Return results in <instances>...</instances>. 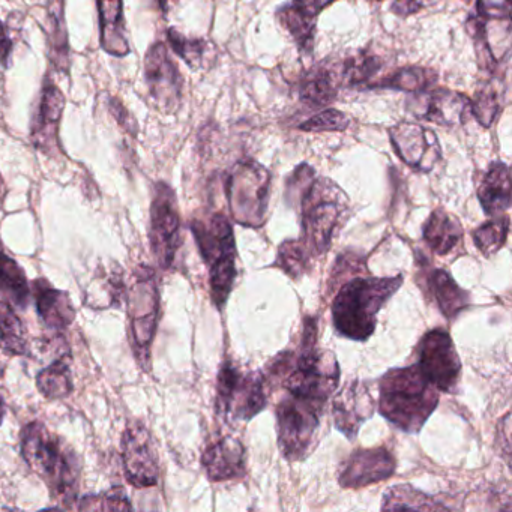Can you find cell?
Returning a JSON list of instances; mask_svg holds the SVG:
<instances>
[{"label": "cell", "instance_id": "6da1fadb", "mask_svg": "<svg viewBox=\"0 0 512 512\" xmlns=\"http://www.w3.org/2000/svg\"><path fill=\"white\" fill-rule=\"evenodd\" d=\"M22 455L32 470L46 482L61 508H76L80 461L76 452L43 422L26 425L20 434Z\"/></svg>", "mask_w": 512, "mask_h": 512}, {"label": "cell", "instance_id": "7a4b0ae2", "mask_svg": "<svg viewBox=\"0 0 512 512\" xmlns=\"http://www.w3.org/2000/svg\"><path fill=\"white\" fill-rule=\"evenodd\" d=\"M403 275L358 277L341 287L332 304V323L341 337L367 341L377 325L383 305L398 292Z\"/></svg>", "mask_w": 512, "mask_h": 512}, {"label": "cell", "instance_id": "3957f363", "mask_svg": "<svg viewBox=\"0 0 512 512\" xmlns=\"http://www.w3.org/2000/svg\"><path fill=\"white\" fill-rule=\"evenodd\" d=\"M439 404V391L418 365L389 370L379 383V412L406 433H418Z\"/></svg>", "mask_w": 512, "mask_h": 512}, {"label": "cell", "instance_id": "277c9868", "mask_svg": "<svg viewBox=\"0 0 512 512\" xmlns=\"http://www.w3.org/2000/svg\"><path fill=\"white\" fill-rule=\"evenodd\" d=\"M340 383V367L334 353L317 349V322H304L301 350L295 353L292 370L283 382L293 397L304 398L325 407Z\"/></svg>", "mask_w": 512, "mask_h": 512}, {"label": "cell", "instance_id": "5b68a950", "mask_svg": "<svg viewBox=\"0 0 512 512\" xmlns=\"http://www.w3.org/2000/svg\"><path fill=\"white\" fill-rule=\"evenodd\" d=\"M301 206L302 241L313 256L325 254L335 232L344 223L349 211V199L331 179H313L301 194Z\"/></svg>", "mask_w": 512, "mask_h": 512}, {"label": "cell", "instance_id": "8992f818", "mask_svg": "<svg viewBox=\"0 0 512 512\" xmlns=\"http://www.w3.org/2000/svg\"><path fill=\"white\" fill-rule=\"evenodd\" d=\"M194 238L209 268L211 298L223 310L236 281V242L232 226L224 215L215 214L208 221H193Z\"/></svg>", "mask_w": 512, "mask_h": 512}, {"label": "cell", "instance_id": "52a82bcc", "mask_svg": "<svg viewBox=\"0 0 512 512\" xmlns=\"http://www.w3.org/2000/svg\"><path fill=\"white\" fill-rule=\"evenodd\" d=\"M271 173L257 161H239L226 182L227 200L236 223L260 227L266 221Z\"/></svg>", "mask_w": 512, "mask_h": 512}, {"label": "cell", "instance_id": "ba28073f", "mask_svg": "<svg viewBox=\"0 0 512 512\" xmlns=\"http://www.w3.org/2000/svg\"><path fill=\"white\" fill-rule=\"evenodd\" d=\"M265 386L266 379L259 371L224 362L217 380L218 412L233 421H250L265 409Z\"/></svg>", "mask_w": 512, "mask_h": 512}, {"label": "cell", "instance_id": "9c48e42d", "mask_svg": "<svg viewBox=\"0 0 512 512\" xmlns=\"http://www.w3.org/2000/svg\"><path fill=\"white\" fill-rule=\"evenodd\" d=\"M323 409L320 404L290 394L278 404V446L286 460L301 461L313 451Z\"/></svg>", "mask_w": 512, "mask_h": 512}, {"label": "cell", "instance_id": "30bf717a", "mask_svg": "<svg viewBox=\"0 0 512 512\" xmlns=\"http://www.w3.org/2000/svg\"><path fill=\"white\" fill-rule=\"evenodd\" d=\"M160 313V295L155 283L154 271L143 266L136 272V281L128 296V319H130L131 341L137 361L143 370L151 364V347Z\"/></svg>", "mask_w": 512, "mask_h": 512}, {"label": "cell", "instance_id": "8fae6325", "mask_svg": "<svg viewBox=\"0 0 512 512\" xmlns=\"http://www.w3.org/2000/svg\"><path fill=\"white\" fill-rule=\"evenodd\" d=\"M149 242L158 265L170 268L181 245V217L175 191L166 182L155 184Z\"/></svg>", "mask_w": 512, "mask_h": 512}, {"label": "cell", "instance_id": "7c38bea8", "mask_svg": "<svg viewBox=\"0 0 512 512\" xmlns=\"http://www.w3.org/2000/svg\"><path fill=\"white\" fill-rule=\"evenodd\" d=\"M418 365L428 382L437 391H454L460 379L461 362L454 341L445 329H433L419 341Z\"/></svg>", "mask_w": 512, "mask_h": 512}, {"label": "cell", "instance_id": "4fadbf2b", "mask_svg": "<svg viewBox=\"0 0 512 512\" xmlns=\"http://www.w3.org/2000/svg\"><path fill=\"white\" fill-rule=\"evenodd\" d=\"M145 82L160 112L175 113L179 109L184 79L170 58L166 44L155 43L149 47L145 56Z\"/></svg>", "mask_w": 512, "mask_h": 512}, {"label": "cell", "instance_id": "5bb4252c", "mask_svg": "<svg viewBox=\"0 0 512 512\" xmlns=\"http://www.w3.org/2000/svg\"><path fill=\"white\" fill-rule=\"evenodd\" d=\"M122 460L128 482L136 488L157 485L160 478L157 449L148 428L139 421L128 424L122 436Z\"/></svg>", "mask_w": 512, "mask_h": 512}, {"label": "cell", "instance_id": "9a60e30c", "mask_svg": "<svg viewBox=\"0 0 512 512\" xmlns=\"http://www.w3.org/2000/svg\"><path fill=\"white\" fill-rule=\"evenodd\" d=\"M395 154L416 172L428 173L442 158V148L434 131L419 124L400 122L389 128Z\"/></svg>", "mask_w": 512, "mask_h": 512}, {"label": "cell", "instance_id": "2e32d148", "mask_svg": "<svg viewBox=\"0 0 512 512\" xmlns=\"http://www.w3.org/2000/svg\"><path fill=\"white\" fill-rule=\"evenodd\" d=\"M65 104L67 100L61 89L50 77H46L41 88L37 113L31 125V140L35 149L43 152L47 157L61 155L59 128H61Z\"/></svg>", "mask_w": 512, "mask_h": 512}, {"label": "cell", "instance_id": "e0dca14e", "mask_svg": "<svg viewBox=\"0 0 512 512\" xmlns=\"http://www.w3.org/2000/svg\"><path fill=\"white\" fill-rule=\"evenodd\" d=\"M397 461L386 448L359 449L350 455L340 472L343 488H362L394 475Z\"/></svg>", "mask_w": 512, "mask_h": 512}, {"label": "cell", "instance_id": "ac0fdd59", "mask_svg": "<svg viewBox=\"0 0 512 512\" xmlns=\"http://www.w3.org/2000/svg\"><path fill=\"white\" fill-rule=\"evenodd\" d=\"M335 0H290L278 8L277 20L298 46L299 52L311 55L316 38L320 13L331 7Z\"/></svg>", "mask_w": 512, "mask_h": 512}, {"label": "cell", "instance_id": "d6986e66", "mask_svg": "<svg viewBox=\"0 0 512 512\" xmlns=\"http://www.w3.org/2000/svg\"><path fill=\"white\" fill-rule=\"evenodd\" d=\"M418 95V106L412 110L416 118L445 127L464 124L469 118L470 100L460 92L437 88Z\"/></svg>", "mask_w": 512, "mask_h": 512}, {"label": "cell", "instance_id": "ffe728a7", "mask_svg": "<svg viewBox=\"0 0 512 512\" xmlns=\"http://www.w3.org/2000/svg\"><path fill=\"white\" fill-rule=\"evenodd\" d=\"M374 413V401L364 383L355 380L349 383L332 404L334 424L349 439L358 434L359 427Z\"/></svg>", "mask_w": 512, "mask_h": 512}, {"label": "cell", "instance_id": "44dd1931", "mask_svg": "<svg viewBox=\"0 0 512 512\" xmlns=\"http://www.w3.org/2000/svg\"><path fill=\"white\" fill-rule=\"evenodd\" d=\"M341 82L340 67L331 62H323L308 70L298 85V97L311 109H322L337 100Z\"/></svg>", "mask_w": 512, "mask_h": 512}, {"label": "cell", "instance_id": "7402d4cb", "mask_svg": "<svg viewBox=\"0 0 512 512\" xmlns=\"http://www.w3.org/2000/svg\"><path fill=\"white\" fill-rule=\"evenodd\" d=\"M206 475L220 482L245 475V449L235 437H223L211 443L202 457Z\"/></svg>", "mask_w": 512, "mask_h": 512}, {"label": "cell", "instance_id": "603a6c76", "mask_svg": "<svg viewBox=\"0 0 512 512\" xmlns=\"http://www.w3.org/2000/svg\"><path fill=\"white\" fill-rule=\"evenodd\" d=\"M31 290L37 304L38 316L50 329L61 332L73 325L76 310L67 292L55 289L43 278L35 280Z\"/></svg>", "mask_w": 512, "mask_h": 512}, {"label": "cell", "instance_id": "cb8c5ba5", "mask_svg": "<svg viewBox=\"0 0 512 512\" xmlns=\"http://www.w3.org/2000/svg\"><path fill=\"white\" fill-rule=\"evenodd\" d=\"M100 17V44L104 52L115 58L130 55L124 0H97Z\"/></svg>", "mask_w": 512, "mask_h": 512}, {"label": "cell", "instance_id": "d4e9b609", "mask_svg": "<svg viewBox=\"0 0 512 512\" xmlns=\"http://www.w3.org/2000/svg\"><path fill=\"white\" fill-rule=\"evenodd\" d=\"M478 199L485 214L502 215L511 208V173L502 161H494L488 167L478 188Z\"/></svg>", "mask_w": 512, "mask_h": 512}, {"label": "cell", "instance_id": "484cf974", "mask_svg": "<svg viewBox=\"0 0 512 512\" xmlns=\"http://www.w3.org/2000/svg\"><path fill=\"white\" fill-rule=\"evenodd\" d=\"M46 35L53 67L59 73H70V41L65 20V0H47Z\"/></svg>", "mask_w": 512, "mask_h": 512}, {"label": "cell", "instance_id": "4316f807", "mask_svg": "<svg viewBox=\"0 0 512 512\" xmlns=\"http://www.w3.org/2000/svg\"><path fill=\"white\" fill-rule=\"evenodd\" d=\"M427 287L446 319H455L469 305V293L443 269H433L427 275Z\"/></svg>", "mask_w": 512, "mask_h": 512}, {"label": "cell", "instance_id": "83f0119b", "mask_svg": "<svg viewBox=\"0 0 512 512\" xmlns=\"http://www.w3.org/2000/svg\"><path fill=\"white\" fill-rule=\"evenodd\" d=\"M463 236V227L457 218L449 215L443 209H436L428 218L424 226V241L431 251L446 256L451 253Z\"/></svg>", "mask_w": 512, "mask_h": 512}, {"label": "cell", "instance_id": "f1b7e54d", "mask_svg": "<svg viewBox=\"0 0 512 512\" xmlns=\"http://www.w3.org/2000/svg\"><path fill=\"white\" fill-rule=\"evenodd\" d=\"M505 100V86L499 79L493 77L484 85L479 86L475 97L470 100V113L484 128H490L502 113Z\"/></svg>", "mask_w": 512, "mask_h": 512}, {"label": "cell", "instance_id": "f546056e", "mask_svg": "<svg viewBox=\"0 0 512 512\" xmlns=\"http://www.w3.org/2000/svg\"><path fill=\"white\" fill-rule=\"evenodd\" d=\"M437 82L436 71L424 67H404L383 77L379 82L370 83V88L394 89V91L419 94L427 91Z\"/></svg>", "mask_w": 512, "mask_h": 512}, {"label": "cell", "instance_id": "4dcf8cb0", "mask_svg": "<svg viewBox=\"0 0 512 512\" xmlns=\"http://www.w3.org/2000/svg\"><path fill=\"white\" fill-rule=\"evenodd\" d=\"M0 347L7 355L23 356L28 353L25 326L13 305L5 299H0Z\"/></svg>", "mask_w": 512, "mask_h": 512}, {"label": "cell", "instance_id": "1f68e13d", "mask_svg": "<svg viewBox=\"0 0 512 512\" xmlns=\"http://www.w3.org/2000/svg\"><path fill=\"white\" fill-rule=\"evenodd\" d=\"M383 62L376 53L368 49L359 50L355 55L338 62L343 86H368L370 80L379 73Z\"/></svg>", "mask_w": 512, "mask_h": 512}, {"label": "cell", "instance_id": "d6a6232c", "mask_svg": "<svg viewBox=\"0 0 512 512\" xmlns=\"http://www.w3.org/2000/svg\"><path fill=\"white\" fill-rule=\"evenodd\" d=\"M37 386L41 394L49 400H61L73 392L70 359L61 358L38 373Z\"/></svg>", "mask_w": 512, "mask_h": 512}, {"label": "cell", "instance_id": "836d02e7", "mask_svg": "<svg viewBox=\"0 0 512 512\" xmlns=\"http://www.w3.org/2000/svg\"><path fill=\"white\" fill-rule=\"evenodd\" d=\"M0 292L22 308L28 305L29 295H31L23 269L17 265L16 260L8 257L2 250H0Z\"/></svg>", "mask_w": 512, "mask_h": 512}, {"label": "cell", "instance_id": "e575fe53", "mask_svg": "<svg viewBox=\"0 0 512 512\" xmlns=\"http://www.w3.org/2000/svg\"><path fill=\"white\" fill-rule=\"evenodd\" d=\"M382 509H413V511H439L448 506L437 502L434 497L410 487V485H395L383 496Z\"/></svg>", "mask_w": 512, "mask_h": 512}, {"label": "cell", "instance_id": "d590c367", "mask_svg": "<svg viewBox=\"0 0 512 512\" xmlns=\"http://www.w3.org/2000/svg\"><path fill=\"white\" fill-rule=\"evenodd\" d=\"M509 235L508 215H497L473 232V241L484 256H494L502 250Z\"/></svg>", "mask_w": 512, "mask_h": 512}, {"label": "cell", "instance_id": "8d00e7d4", "mask_svg": "<svg viewBox=\"0 0 512 512\" xmlns=\"http://www.w3.org/2000/svg\"><path fill=\"white\" fill-rule=\"evenodd\" d=\"M311 251L304 241H286L281 244L275 266L283 269L293 280L301 278L310 265Z\"/></svg>", "mask_w": 512, "mask_h": 512}, {"label": "cell", "instance_id": "74e56055", "mask_svg": "<svg viewBox=\"0 0 512 512\" xmlns=\"http://www.w3.org/2000/svg\"><path fill=\"white\" fill-rule=\"evenodd\" d=\"M167 41L173 52L184 59L185 64L190 65L191 68H200L206 52H208V44L200 38H187L176 29H169L167 31Z\"/></svg>", "mask_w": 512, "mask_h": 512}, {"label": "cell", "instance_id": "f35d334b", "mask_svg": "<svg viewBox=\"0 0 512 512\" xmlns=\"http://www.w3.org/2000/svg\"><path fill=\"white\" fill-rule=\"evenodd\" d=\"M349 125L350 119L346 113L340 112V110L326 109L299 125V130L307 131V133H331V131H346Z\"/></svg>", "mask_w": 512, "mask_h": 512}, {"label": "cell", "instance_id": "ab89813d", "mask_svg": "<svg viewBox=\"0 0 512 512\" xmlns=\"http://www.w3.org/2000/svg\"><path fill=\"white\" fill-rule=\"evenodd\" d=\"M76 508L82 511H131L133 505L121 488H115L101 496L85 497Z\"/></svg>", "mask_w": 512, "mask_h": 512}, {"label": "cell", "instance_id": "60d3db41", "mask_svg": "<svg viewBox=\"0 0 512 512\" xmlns=\"http://www.w3.org/2000/svg\"><path fill=\"white\" fill-rule=\"evenodd\" d=\"M476 13L485 20H511V0H476Z\"/></svg>", "mask_w": 512, "mask_h": 512}, {"label": "cell", "instance_id": "b9f144b4", "mask_svg": "<svg viewBox=\"0 0 512 512\" xmlns=\"http://www.w3.org/2000/svg\"><path fill=\"white\" fill-rule=\"evenodd\" d=\"M110 113H112L113 118L116 119L119 125L124 128L127 133H130L131 136H137V131H139V127H137L136 118L128 112L127 107L124 106V103L118 100V98H110L109 101Z\"/></svg>", "mask_w": 512, "mask_h": 512}, {"label": "cell", "instance_id": "7bdbcfd3", "mask_svg": "<svg viewBox=\"0 0 512 512\" xmlns=\"http://www.w3.org/2000/svg\"><path fill=\"white\" fill-rule=\"evenodd\" d=\"M499 439L500 451H503L506 463L509 466V457H511V415L509 413H506L502 421H500Z\"/></svg>", "mask_w": 512, "mask_h": 512}, {"label": "cell", "instance_id": "ee69618b", "mask_svg": "<svg viewBox=\"0 0 512 512\" xmlns=\"http://www.w3.org/2000/svg\"><path fill=\"white\" fill-rule=\"evenodd\" d=\"M11 53H13V40L8 35L7 28L0 20V65L8 68L10 65Z\"/></svg>", "mask_w": 512, "mask_h": 512}, {"label": "cell", "instance_id": "f6af8a7d", "mask_svg": "<svg viewBox=\"0 0 512 512\" xmlns=\"http://www.w3.org/2000/svg\"><path fill=\"white\" fill-rule=\"evenodd\" d=\"M422 7H424L422 0H395L394 5L391 7V11L392 13L397 14V16L407 17L418 13Z\"/></svg>", "mask_w": 512, "mask_h": 512}, {"label": "cell", "instance_id": "bcb514c9", "mask_svg": "<svg viewBox=\"0 0 512 512\" xmlns=\"http://www.w3.org/2000/svg\"><path fill=\"white\" fill-rule=\"evenodd\" d=\"M172 2L173 0H158V4H160L161 10H163L164 13H167Z\"/></svg>", "mask_w": 512, "mask_h": 512}, {"label": "cell", "instance_id": "7dc6e473", "mask_svg": "<svg viewBox=\"0 0 512 512\" xmlns=\"http://www.w3.org/2000/svg\"><path fill=\"white\" fill-rule=\"evenodd\" d=\"M4 416H5V403H4V398H2V395H0V425H2V422H4Z\"/></svg>", "mask_w": 512, "mask_h": 512}, {"label": "cell", "instance_id": "c3c4849f", "mask_svg": "<svg viewBox=\"0 0 512 512\" xmlns=\"http://www.w3.org/2000/svg\"><path fill=\"white\" fill-rule=\"evenodd\" d=\"M371 2H382V0H371Z\"/></svg>", "mask_w": 512, "mask_h": 512}, {"label": "cell", "instance_id": "681fc988", "mask_svg": "<svg viewBox=\"0 0 512 512\" xmlns=\"http://www.w3.org/2000/svg\"><path fill=\"white\" fill-rule=\"evenodd\" d=\"M0 376H2V368H0Z\"/></svg>", "mask_w": 512, "mask_h": 512}]
</instances>
